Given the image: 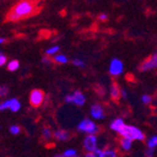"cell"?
I'll return each instance as SVG.
<instances>
[{
  "label": "cell",
  "mask_w": 157,
  "mask_h": 157,
  "mask_svg": "<svg viewBox=\"0 0 157 157\" xmlns=\"http://www.w3.org/2000/svg\"><path fill=\"white\" fill-rule=\"evenodd\" d=\"M36 12L35 6L30 0H22L19 3H17L14 7L10 10V12L7 16L8 21H18L26 17H30Z\"/></svg>",
  "instance_id": "1"
},
{
  "label": "cell",
  "mask_w": 157,
  "mask_h": 157,
  "mask_svg": "<svg viewBox=\"0 0 157 157\" xmlns=\"http://www.w3.org/2000/svg\"><path fill=\"white\" fill-rule=\"evenodd\" d=\"M118 133H120L124 137H128L130 140H137V141H143L145 139V135L143 134V132H141L137 128H134L131 125H125L123 124V126L118 131Z\"/></svg>",
  "instance_id": "2"
},
{
  "label": "cell",
  "mask_w": 157,
  "mask_h": 157,
  "mask_svg": "<svg viewBox=\"0 0 157 157\" xmlns=\"http://www.w3.org/2000/svg\"><path fill=\"white\" fill-rule=\"evenodd\" d=\"M44 100V92L41 89H34L30 94V103L32 107L39 108Z\"/></svg>",
  "instance_id": "3"
},
{
  "label": "cell",
  "mask_w": 157,
  "mask_h": 157,
  "mask_svg": "<svg viewBox=\"0 0 157 157\" xmlns=\"http://www.w3.org/2000/svg\"><path fill=\"white\" fill-rule=\"evenodd\" d=\"M78 131L85 132V133H88V134H94L98 132V128L92 121L88 120V119H85V120H82L79 123Z\"/></svg>",
  "instance_id": "4"
},
{
  "label": "cell",
  "mask_w": 157,
  "mask_h": 157,
  "mask_svg": "<svg viewBox=\"0 0 157 157\" xmlns=\"http://www.w3.org/2000/svg\"><path fill=\"white\" fill-rule=\"evenodd\" d=\"M156 65H157V56L153 55L142 63V65L140 66V69L143 71H149V69H152V68H155Z\"/></svg>",
  "instance_id": "5"
},
{
  "label": "cell",
  "mask_w": 157,
  "mask_h": 157,
  "mask_svg": "<svg viewBox=\"0 0 157 157\" xmlns=\"http://www.w3.org/2000/svg\"><path fill=\"white\" fill-rule=\"evenodd\" d=\"M84 147L88 152H94L97 148V137L94 135H88L84 141Z\"/></svg>",
  "instance_id": "6"
},
{
  "label": "cell",
  "mask_w": 157,
  "mask_h": 157,
  "mask_svg": "<svg viewBox=\"0 0 157 157\" xmlns=\"http://www.w3.org/2000/svg\"><path fill=\"white\" fill-rule=\"evenodd\" d=\"M123 71V64L120 59H112L110 64V73L112 75H120L121 73Z\"/></svg>",
  "instance_id": "7"
},
{
  "label": "cell",
  "mask_w": 157,
  "mask_h": 157,
  "mask_svg": "<svg viewBox=\"0 0 157 157\" xmlns=\"http://www.w3.org/2000/svg\"><path fill=\"white\" fill-rule=\"evenodd\" d=\"M73 103H75L78 107H81V105H85V101H86V98L80 91H75L73 94Z\"/></svg>",
  "instance_id": "8"
},
{
  "label": "cell",
  "mask_w": 157,
  "mask_h": 157,
  "mask_svg": "<svg viewBox=\"0 0 157 157\" xmlns=\"http://www.w3.org/2000/svg\"><path fill=\"white\" fill-rule=\"evenodd\" d=\"M91 115L94 119H103L105 118V112L102 110V108L99 105H94L91 107Z\"/></svg>",
  "instance_id": "9"
},
{
  "label": "cell",
  "mask_w": 157,
  "mask_h": 157,
  "mask_svg": "<svg viewBox=\"0 0 157 157\" xmlns=\"http://www.w3.org/2000/svg\"><path fill=\"white\" fill-rule=\"evenodd\" d=\"M110 94H111V98H112L114 101L120 99V96H121V90L119 88V86L117 84H113L112 87H111V91H110Z\"/></svg>",
  "instance_id": "10"
},
{
  "label": "cell",
  "mask_w": 157,
  "mask_h": 157,
  "mask_svg": "<svg viewBox=\"0 0 157 157\" xmlns=\"http://www.w3.org/2000/svg\"><path fill=\"white\" fill-rule=\"evenodd\" d=\"M55 137L59 141H67V140H69L71 135L68 132L64 131V130H58V131L55 132Z\"/></svg>",
  "instance_id": "11"
},
{
  "label": "cell",
  "mask_w": 157,
  "mask_h": 157,
  "mask_svg": "<svg viewBox=\"0 0 157 157\" xmlns=\"http://www.w3.org/2000/svg\"><path fill=\"white\" fill-rule=\"evenodd\" d=\"M20 108H21V105H20V102L14 98V99H11L10 100V105H9V109H10L12 112H17V111L20 110Z\"/></svg>",
  "instance_id": "12"
},
{
  "label": "cell",
  "mask_w": 157,
  "mask_h": 157,
  "mask_svg": "<svg viewBox=\"0 0 157 157\" xmlns=\"http://www.w3.org/2000/svg\"><path fill=\"white\" fill-rule=\"evenodd\" d=\"M123 124H124V122H123V120H122V119H117V120H114L112 123H111L110 128H112L113 131L118 132L119 130H120V128L123 126Z\"/></svg>",
  "instance_id": "13"
},
{
  "label": "cell",
  "mask_w": 157,
  "mask_h": 157,
  "mask_svg": "<svg viewBox=\"0 0 157 157\" xmlns=\"http://www.w3.org/2000/svg\"><path fill=\"white\" fill-rule=\"evenodd\" d=\"M121 146L122 148L125 149V151H128V149H131L132 146V140L128 139V137H124L122 141H121Z\"/></svg>",
  "instance_id": "14"
},
{
  "label": "cell",
  "mask_w": 157,
  "mask_h": 157,
  "mask_svg": "<svg viewBox=\"0 0 157 157\" xmlns=\"http://www.w3.org/2000/svg\"><path fill=\"white\" fill-rule=\"evenodd\" d=\"M53 60H54V62H57V63H60V64H66L68 62V58L66 57L65 55H56V56H54Z\"/></svg>",
  "instance_id": "15"
},
{
  "label": "cell",
  "mask_w": 157,
  "mask_h": 157,
  "mask_svg": "<svg viewBox=\"0 0 157 157\" xmlns=\"http://www.w3.org/2000/svg\"><path fill=\"white\" fill-rule=\"evenodd\" d=\"M19 66H20V64H19L18 60H11L10 63H9V65H8V69L10 71H17V69H18Z\"/></svg>",
  "instance_id": "16"
},
{
  "label": "cell",
  "mask_w": 157,
  "mask_h": 157,
  "mask_svg": "<svg viewBox=\"0 0 157 157\" xmlns=\"http://www.w3.org/2000/svg\"><path fill=\"white\" fill-rule=\"evenodd\" d=\"M77 153L75 149H68V151H66V152H64L62 155H59V156H63V157H73V156H76Z\"/></svg>",
  "instance_id": "17"
},
{
  "label": "cell",
  "mask_w": 157,
  "mask_h": 157,
  "mask_svg": "<svg viewBox=\"0 0 157 157\" xmlns=\"http://www.w3.org/2000/svg\"><path fill=\"white\" fill-rule=\"evenodd\" d=\"M147 145H148L149 148H154V147H156V145H157V137L156 136H153L152 139L148 141Z\"/></svg>",
  "instance_id": "18"
},
{
  "label": "cell",
  "mask_w": 157,
  "mask_h": 157,
  "mask_svg": "<svg viewBox=\"0 0 157 157\" xmlns=\"http://www.w3.org/2000/svg\"><path fill=\"white\" fill-rule=\"evenodd\" d=\"M115 157L117 156V154H115V152H113V151H111V149H107V151H105V152H102V157Z\"/></svg>",
  "instance_id": "19"
},
{
  "label": "cell",
  "mask_w": 157,
  "mask_h": 157,
  "mask_svg": "<svg viewBox=\"0 0 157 157\" xmlns=\"http://www.w3.org/2000/svg\"><path fill=\"white\" fill-rule=\"evenodd\" d=\"M8 92H9L8 87H6V86L0 87V97H1V98L6 97V96L8 94Z\"/></svg>",
  "instance_id": "20"
},
{
  "label": "cell",
  "mask_w": 157,
  "mask_h": 157,
  "mask_svg": "<svg viewBox=\"0 0 157 157\" xmlns=\"http://www.w3.org/2000/svg\"><path fill=\"white\" fill-rule=\"evenodd\" d=\"M58 51H59V47L54 46V47H52V48H48V50L46 51V54H47V55H53V54L57 53Z\"/></svg>",
  "instance_id": "21"
},
{
  "label": "cell",
  "mask_w": 157,
  "mask_h": 157,
  "mask_svg": "<svg viewBox=\"0 0 157 157\" xmlns=\"http://www.w3.org/2000/svg\"><path fill=\"white\" fill-rule=\"evenodd\" d=\"M142 101H143V103H145V105H148V103L152 102V97L148 96V94H144V96L142 97Z\"/></svg>",
  "instance_id": "22"
},
{
  "label": "cell",
  "mask_w": 157,
  "mask_h": 157,
  "mask_svg": "<svg viewBox=\"0 0 157 157\" xmlns=\"http://www.w3.org/2000/svg\"><path fill=\"white\" fill-rule=\"evenodd\" d=\"M43 136H44L46 140H50L51 139L52 134H51L50 128H44V130H43Z\"/></svg>",
  "instance_id": "23"
},
{
  "label": "cell",
  "mask_w": 157,
  "mask_h": 157,
  "mask_svg": "<svg viewBox=\"0 0 157 157\" xmlns=\"http://www.w3.org/2000/svg\"><path fill=\"white\" fill-rule=\"evenodd\" d=\"M73 64H74V65H76V66H79V67H85V63L81 59H78V58L74 59Z\"/></svg>",
  "instance_id": "24"
},
{
  "label": "cell",
  "mask_w": 157,
  "mask_h": 157,
  "mask_svg": "<svg viewBox=\"0 0 157 157\" xmlns=\"http://www.w3.org/2000/svg\"><path fill=\"white\" fill-rule=\"evenodd\" d=\"M10 132L12 134H19V132H20V128H19L18 125H12L10 128Z\"/></svg>",
  "instance_id": "25"
},
{
  "label": "cell",
  "mask_w": 157,
  "mask_h": 157,
  "mask_svg": "<svg viewBox=\"0 0 157 157\" xmlns=\"http://www.w3.org/2000/svg\"><path fill=\"white\" fill-rule=\"evenodd\" d=\"M6 62H7V58H6V56L2 55V54H0V66H2Z\"/></svg>",
  "instance_id": "26"
},
{
  "label": "cell",
  "mask_w": 157,
  "mask_h": 157,
  "mask_svg": "<svg viewBox=\"0 0 157 157\" xmlns=\"http://www.w3.org/2000/svg\"><path fill=\"white\" fill-rule=\"evenodd\" d=\"M65 100H66V102H73V96H71V94H67L65 97Z\"/></svg>",
  "instance_id": "27"
},
{
  "label": "cell",
  "mask_w": 157,
  "mask_h": 157,
  "mask_svg": "<svg viewBox=\"0 0 157 157\" xmlns=\"http://www.w3.org/2000/svg\"><path fill=\"white\" fill-rule=\"evenodd\" d=\"M42 62H43L44 64H50V63H52V60H51L50 58L47 57V56H46V57H43Z\"/></svg>",
  "instance_id": "28"
},
{
  "label": "cell",
  "mask_w": 157,
  "mask_h": 157,
  "mask_svg": "<svg viewBox=\"0 0 157 157\" xmlns=\"http://www.w3.org/2000/svg\"><path fill=\"white\" fill-rule=\"evenodd\" d=\"M99 19L101 20V21H105V20L108 19V16H107V14H100Z\"/></svg>",
  "instance_id": "29"
},
{
  "label": "cell",
  "mask_w": 157,
  "mask_h": 157,
  "mask_svg": "<svg viewBox=\"0 0 157 157\" xmlns=\"http://www.w3.org/2000/svg\"><path fill=\"white\" fill-rule=\"evenodd\" d=\"M87 157H94L96 155H94V153H88V154L86 155Z\"/></svg>",
  "instance_id": "30"
},
{
  "label": "cell",
  "mask_w": 157,
  "mask_h": 157,
  "mask_svg": "<svg viewBox=\"0 0 157 157\" xmlns=\"http://www.w3.org/2000/svg\"><path fill=\"white\" fill-rule=\"evenodd\" d=\"M122 94H123V97H124V98H126V97H128V94H126L125 90H122Z\"/></svg>",
  "instance_id": "31"
},
{
  "label": "cell",
  "mask_w": 157,
  "mask_h": 157,
  "mask_svg": "<svg viewBox=\"0 0 157 157\" xmlns=\"http://www.w3.org/2000/svg\"><path fill=\"white\" fill-rule=\"evenodd\" d=\"M6 42V40L5 39H0V44H2V43Z\"/></svg>",
  "instance_id": "32"
}]
</instances>
